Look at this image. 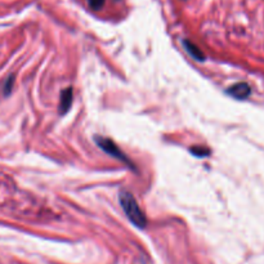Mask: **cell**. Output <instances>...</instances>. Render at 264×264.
Here are the masks:
<instances>
[{"label": "cell", "instance_id": "cell-4", "mask_svg": "<svg viewBox=\"0 0 264 264\" xmlns=\"http://www.w3.org/2000/svg\"><path fill=\"white\" fill-rule=\"evenodd\" d=\"M71 103H72V88H66L62 94H61V103H60V112L66 114L70 110Z\"/></svg>", "mask_w": 264, "mask_h": 264}, {"label": "cell", "instance_id": "cell-8", "mask_svg": "<svg viewBox=\"0 0 264 264\" xmlns=\"http://www.w3.org/2000/svg\"><path fill=\"white\" fill-rule=\"evenodd\" d=\"M12 85H13V76H10L9 77V80H7V83H5V88H4V93L9 94L10 93V89H12Z\"/></svg>", "mask_w": 264, "mask_h": 264}, {"label": "cell", "instance_id": "cell-3", "mask_svg": "<svg viewBox=\"0 0 264 264\" xmlns=\"http://www.w3.org/2000/svg\"><path fill=\"white\" fill-rule=\"evenodd\" d=\"M227 93L233 98H236V99H245V98H248L250 96L251 89L249 87V84L237 83L232 85L231 88H228Z\"/></svg>", "mask_w": 264, "mask_h": 264}, {"label": "cell", "instance_id": "cell-5", "mask_svg": "<svg viewBox=\"0 0 264 264\" xmlns=\"http://www.w3.org/2000/svg\"><path fill=\"white\" fill-rule=\"evenodd\" d=\"M183 45L188 53H190L191 56H192V57H194L196 61H204L205 60V54L202 53L200 49H198V45H195L194 43H191V41H188V40H184Z\"/></svg>", "mask_w": 264, "mask_h": 264}, {"label": "cell", "instance_id": "cell-6", "mask_svg": "<svg viewBox=\"0 0 264 264\" xmlns=\"http://www.w3.org/2000/svg\"><path fill=\"white\" fill-rule=\"evenodd\" d=\"M190 151L192 152V155H195V156H198V157L207 156V155L210 154V150L206 147H204V146H195V147H191Z\"/></svg>", "mask_w": 264, "mask_h": 264}, {"label": "cell", "instance_id": "cell-1", "mask_svg": "<svg viewBox=\"0 0 264 264\" xmlns=\"http://www.w3.org/2000/svg\"><path fill=\"white\" fill-rule=\"evenodd\" d=\"M120 204L124 209L125 214L128 215L129 221L138 228H144L147 226V219L146 215L143 214V211L140 210L139 205H138L137 200L133 195L128 191H121L120 196H119Z\"/></svg>", "mask_w": 264, "mask_h": 264}, {"label": "cell", "instance_id": "cell-2", "mask_svg": "<svg viewBox=\"0 0 264 264\" xmlns=\"http://www.w3.org/2000/svg\"><path fill=\"white\" fill-rule=\"evenodd\" d=\"M96 142H97L98 146H99L104 152H107V154L111 155V156L116 157V159H119V160L125 161V163H128V164L131 165V161L128 160L127 156L123 154V151H121L120 148L117 147L114 140H111V139H108V138H104V137H96Z\"/></svg>", "mask_w": 264, "mask_h": 264}, {"label": "cell", "instance_id": "cell-7", "mask_svg": "<svg viewBox=\"0 0 264 264\" xmlns=\"http://www.w3.org/2000/svg\"><path fill=\"white\" fill-rule=\"evenodd\" d=\"M104 1H106V0H88V3L91 5V8H93L94 10H98L103 7Z\"/></svg>", "mask_w": 264, "mask_h": 264}]
</instances>
